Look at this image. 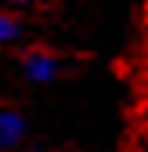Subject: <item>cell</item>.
Listing matches in <instances>:
<instances>
[{
	"label": "cell",
	"mask_w": 148,
	"mask_h": 152,
	"mask_svg": "<svg viewBox=\"0 0 148 152\" xmlns=\"http://www.w3.org/2000/svg\"><path fill=\"white\" fill-rule=\"evenodd\" d=\"M21 73L24 80L31 83H52L59 76V59L48 52V48H28L24 56H21Z\"/></svg>",
	"instance_id": "cell-1"
},
{
	"label": "cell",
	"mask_w": 148,
	"mask_h": 152,
	"mask_svg": "<svg viewBox=\"0 0 148 152\" xmlns=\"http://www.w3.org/2000/svg\"><path fill=\"white\" fill-rule=\"evenodd\" d=\"M24 138H28V121H24V114L0 107V152L21 149Z\"/></svg>",
	"instance_id": "cell-2"
},
{
	"label": "cell",
	"mask_w": 148,
	"mask_h": 152,
	"mask_svg": "<svg viewBox=\"0 0 148 152\" xmlns=\"http://www.w3.org/2000/svg\"><path fill=\"white\" fill-rule=\"evenodd\" d=\"M21 35H24L21 21L7 10H0V45H14V42H21Z\"/></svg>",
	"instance_id": "cell-3"
},
{
	"label": "cell",
	"mask_w": 148,
	"mask_h": 152,
	"mask_svg": "<svg viewBox=\"0 0 148 152\" xmlns=\"http://www.w3.org/2000/svg\"><path fill=\"white\" fill-rule=\"evenodd\" d=\"M4 4H10V7H31V4H38V0H4Z\"/></svg>",
	"instance_id": "cell-4"
}]
</instances>
